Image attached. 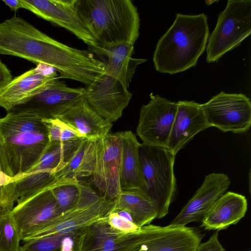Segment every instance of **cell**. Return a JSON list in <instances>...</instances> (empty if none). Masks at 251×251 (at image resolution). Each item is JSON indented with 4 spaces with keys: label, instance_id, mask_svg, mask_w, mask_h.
Wrapping results in <instances>:
<instances>
[{
    "label": "cell",
    "instance_id": "3",
    "mask_svg": "<svg viewBox=\"0 0 251 251\" xmlns=\"http://www.w3.org/2000/svg\"><path fill=\"white\" fill-rule=\"evenodd\" d=\"M77 11L100 46L133 45L140 20L130 0H76Z\"/></svg>",
    "mask_w": 251,
    "mask_h": 251
},
{
    "label": "cell",
    "instance_id": "21",
    "mask_svg": "<svg viewBox=\"0 0 251 251\" xmlns=\"http://www.w3.org/2000/svg\"><path fill=\"white\" fill-rule=\"evenodd\" d=\"M120 184L122 191L140 189L148 193L139 155L141 144L130 130L122 131Z\"/></svg>",
    "mask_w": 251,
    "mask_h": 251
},
{
    "label": "cell",
    "instance_id": "12",
    "mask_svg": "<svg viewBox=\"0 0 251 251\" xmlns=\"http://www.w3.org/2000/svg\"><path fill=\"white\" fill-rule=\"evenodd\" d=\"M24 8L65 28L94 50L99 45L87 28L76 8V0H21Z\"/></svg>",
    "mask_w": 251,
    "mask_h": 251
},
{
    "label": "cell",
    "instance_id": "6",
    "mask_svg": "<svg viewBox=\"0 0 251 251\" xmlns=\"http://www.w3.org/2000/svg\"><path fill=\"white\" fill-rule=\"evenodd\" d=\"M48 133L27 132L0 137V160L3 173L15 178L28 173L48 148Z\"/></svg>",
    "mask_w": 251,
    "mask_h": 251
},
{
    "label": "cell",
    "instance_id": "25",
    "mask_svg": "<svg viewBox=\"0 0 251 251\" xmlns=\"http://www.w3.org/2000/svg\"><path fill=\"white\" fill-rule=\"evenodd\" d=\"M95 161L94 141L83 138L66 165L56 175L63 180H80L92 176Z\"/></svg>",
    "mask_w": 251,
    "mask_h": 251
},
{
    "label": "cell",
    "instance_id": "27",
    "mask_svg": "<svg viewBox=\"0 0 251 251\" xmlns=\"http://www.w3.org/2000/svg\"><path fill=\"white\" fill-rule=\"evenodd\" d=\"M11 211H0V251H18L20 235Z\"/></svg>",
    "mask_w": 251,
    "mask_h": 251
},
{
    "label": "cell",
    "instance_id": "22",
    "mask_svg": "<svg viewBox=\"0 0 251 251\" xmlns=\"http://www.w3.org/2000/svg\"><path fill=\"white\" fill-rule=\"evenodd\" d=\"M107 58L105 73L118 80L127 89L139 64L146 59L132 57L133 45L121 44L112 47H101L95 50Z\"/></svg>",
    "mask_w": 251,
    "mask_h": 251
},
{
    "label": "cell",
    "instance_id": "17",
    "mask_svg": "<svg viewBox=\"0 0 251 251\" xmlns=\"http://www.w3.org/2000/svg\"><path fill=\"white\" fill-rule=\"evenodd\" d=\"M231 182L223 173H213L205 176L201 185L170 223L185 226L192 222L201 221L213 205L227 190Z\"/></svg>",
    "mask_w": 251,
    "mask_h": 251
},
{
    "label": "cell",
    "instance_id": "4",
    "mask_svg": "<svg viewBox=\"0 0 251 251\" xmlns=\"http://www.w3.org/2000/svg\"><path fill=\"white\" fill-rule=\"evenodd\" d=\"M139 155L148 193L159 208L157 219L169 212L176 190L174 174L175 157L167 148L151 147L141 144Z\"/></svg>",
    "mask_w": 251,
    "mask_h": 251
},
{
    "label": "cell",
    "instance_id": "35",
    "mask_svg": "<svg viewBox=\"0 0 251 251\" xmlns=\"http://www.w3.org/2000/svg\"><path fill=\"white\" fill-rule=\"evenodd\" d=\"M0 172H2L3 173V167L2 166L0 160Z\"/></svg>",
    "mask_w": 251,
    "mask_h": 251
},
{
    "label": "cell",
    "instance_id": "10",
    "mask_svg": "<svg viewBox=\"0 0 251 251\" xmlns=\"http://www.w3.org/2000/svg\"><path fill=\"white\" fill-rule=\"evenodd\" d=\"M176 110V102L158 95L151 96L139 113L136 132L142 144L166 148Z\"/></svg>",
    "mask_w": 251,
    "mask_h": 251
},
{
    "label": "cell",
    "instance_id": "26",
    "mask_svg": "<svg viewBox=\"0 0 251 251\" xmlns=\"http://www.w3.org/2000/svg\"><path fill=\"white\" fill-rule=\"evenodd\" d=\"M27 132L48 133L43 120L31 115L8 112L0 118V138Z\"/></svg>",
    "mask_w": 251,
    "mask_h": 251
},
{
    "label": "cell",
    "instance_id": "1",
    "mask_svg": "<svg viewBox=\"0 0 251 251\" xmlns=\"http://www.w3.org/2000/svg\"><path fill=\"white\" fill-rule=\"evenodd\" d=\"M0 54L50 67L62 78L72 75L80 59L78 49L58 42L17 16L0 23Z\"/></svg>",
    "mask_w": 251,
    "mask_h": 251
},
{
    "label": "cell",
    "instance_id": "23",
    "mask_svg": "<svg viewBox=\"0 0 251 251\" xmlns=\"http://www.w3.org/2000/svg\"><path fill=\"white\" fill-rule=\"evenodd\" d=\"M114 201L115 207L128 212L139 227L149 225L157 219V204L147 192L142 190H123Z\"/></svg>",
    "mask_w": 251,
    "mask_h": 251
},
{
    "label": "cell",
    "instance_id": "30",
    "mask_svg": "<svg viewBox=\"0 0 251 251\" xmlns=\"http://www.w3.org/2000/svg\"><path fill=\"white\" fill-rule=\"evenodd\" d=\"M106 219L112 227L120 231L133 232L140 228L134 223L128 212L115 206L106 217Z\"/></svg>",
    "mask_w": 251,
    "mask_h": 251
},
{
    "label": "cell",
    "instance_id": "19",
    "mask_svg": "<svg viewBox=\"0 0 251 251\" xmlns=\"http://www.w3.org/2000/svg\"><path fill=\"white\" fill-rule=\"evenodd\" d=\"M56 118L71 126L80 137L92 141L107 135L113 126L90 106L84 96Z\"/></svg>",
    "mask_w": 251,
    "mask_h": 251
},
{
    "label": "cell",
    "instance_id": "16",
    "mask_svg": "<svg viewBox=\"0 0 251 251\" xmlns=\"http://www.w3.org/2000/svg\"><path fill=\"white\" fill-rule=\"evenodd\" d=\"M59 79L50 67L38 64L13 78L0 94V106L7 112L43 91L54 80Z\"/></svg>",
    "mask_w": 251,
    "mask_h": 251
},
{
    "label": "cell",
    "instance_id": "5",
    "mask_svg": "<svg viewBox=\"0 0 251 251\" xmlns=\"http://www.w3.org/2000/svg\"><path fill=\"white\" fill-rule=\"evenodd\" d=\"M251 33V0H228L219 15L216 25L209 35L206 61H218L238 47Z\"/></svg>",
    "mask_w": 251,
    "mask_h": 251
},
{
    "label": "cell",
    "instance_id": "18",
    "mask_svg": "<svg viewBox=\"0 0 251 251\" xmlns=\"http://www.w3.org/2000/svg\"><path fill=\"white\" fill-rule=\"evenodd\" d=\"M167 149L175 156L198 133L210 127L201 104L179 100Z\"/></svg>",
    "mask_w": 251,
    "mask_h": 251
},
{
    "label": "cell",
    "instance_id": "24",
    "mask_svg": "<svg viewBox=\"0 0 251 251\" xmlns=\"http://www.w3.org/2000/svg\"><path fill=\"white\" fill-rule=\"evenodd\" d=\"M85 229L30 239L18 251H81Z\"/></svg>",
    "mask_w": 251,
    "mask_h": 251
},
{
    "label": "cell",
    "instance_id": "20",
    "mask_svg": "<svg viewBox=\"0 0 251 251\" xmlns=\"http://www.w3.org/2000/svg\"><path fill=\"white\" fill-rule=\"evenodd\" d=\"M248 202L241 194L227 192L221 196L201 220L207 230H221L236 224L247 212Z\"/></svg>",
    "mask_w": 251,
    "mask_h": 251
},
{
    "label": "cell",
    "instance_id": "36",
    "mask_svg": "<svg viewBox=\"0 0 251 251\" xmlns=\"http://www.w3.org/2000/svg\"></svg>",
    "mask_w": 251,
    "mask_h": 251
},
{
    "label": "cell",
    "instance_id": "31",
    "mask_svg": "<svg viewBox=\"0 0 251 251\" xmlns=\"http://www.w3.org/2000/svg\"><path fill=\"white\" fill-rule=\"evenodd\" d=\"M196 251H226L218 240V232H214L206 242L200 243Z\"/></svg>",
    "mask_w": 251,
    "mask_h": 251
},
{
    "label": "cell",
    "instance_id": "9",
    "mask_svg": "<svg viewBox=\"0 0 251 251\" xmlns=\"http://www.w3.org/2000/svg\"><path fill=\"white\" fill-rule=\"evenodd\" d=\"M56 185L43 188L17 201L11 213L21 240L25 241L62 214L51 190Z\"/></svg>",
    "mask_w": 251,
    "mask_h": 251
},
{
    "label": "cell",
    "instance_id": "33",
    "mask_svg": "<svg viewBox=\"0 0 251 251\" xmlns=\"http://www.w3.org/2000/svg\"><path fill=\"white\" fill-rule=\"evenodd\" d=\"M2 1L7 5L11 10L16 11L24 8L21 0H3Z\"/></svg>",
    "mask_w": 251,
    "mask_h": 251
},
{
    "label": "cell",
    "instance_id": "34",
    "mask_svg": "<svg viewBox=\"0 0 251 251\" xmlns=\"http://www.w3.org/2000/svg\"><path fill=\"white\" fill-rule=\"evenodd\" d=\"M12 178L7 176L4 173L0 172V186L5 185L10 182Z\"/></svg>",
    "mask_w": 251,
    "mask_h": 251
},
{
    "label": "cell",
    "instance_id": "15",
    "mask_svg": "<svg viewBox=\"0 0 251 251\" xmlns=\"http://www.w3.org/2000/svg\"><path fill=\"white\" fill-rule=\"evenodd\" d=\"M202 238L194 227L149 224L146 225L145 235L138 251H196Z\"/></svg>",
    "mask_w": 251,
    "mask_h": 251
},
{
    "label": "cell",
    "instance_id": "13",
    "mask_svg": "<svg viewBox=\"0 0 251 251\" xmlns=\"http://www.w3.org/2000/svg\"><path fill=\"white\" fill-rule=\"evenodd\" d=\"M84 97L96 112L112 123L121 117L132 94L118 80L105 73L85 87Z\"/></svg>",
    "mask_w": 251,
    "mask_h": 251
},
{
    "label": "cell",
    "instance_id": "11",
    "mask_svg": "<svg viewBox=\"0 0 251 251\" xmlns=\"http://www.w3.org/2000/svg\"><path fill=\"white\" fill-rule=\"evenodd\" d=\"M85 88L68 87L56 79L43 91L8 112L31 115L41 119L55 118L84 95Z\"/></svg>",
    "mask_w": 251,
    "mask_h": 251
},
{
    "label": "cell",
    "instance_id": "14",
    "mask_svg": "<svg viewBox=\"0 0 251 251\" xmlns=\"http://www.w3.org/2000/svg\"><path fill=\"white\" fill-rule=\"evenodd\" d=\"M146 232V226L126 232L112 227L106 217L85 229L81 251H138Z\"/></svg>",
    "mask_w": 251,
    "mask_h": 251
},
{
    "label": "cell",
    "instance_id": "8",
    "mask_svg": "<svg viewBox=\"0 0 251 251\" xmlns=\"http://www.w3.org/2000/svg\"><path fill=\"white\" fill-rule=\"evenodd\" d=\"M209 127L223 132L242 133L251 125V102L243 94L223 91L201 104Z\"/></svg>",
    "mask_w": 251,
    "mask_h": 251
},
{
    "label": "cell",
    "instance_id": "32",
    "mask_svg": "<svg viewBox=\"0 0 251 251\" xmlns=\"http://www.w3.org/2000/svg\"><path fill=\"white\" fill-rule=\"evenodd\" d=\"M13 79L11 72L0 59V94Z\"/></svg>",
    "mask_w": 251,
    "mask_h": 251
},
{
    "label": "cell",
    "instance_id": "2",
    "mask_svg": "<svg viewBox=\"0 0 251 251\" xmlns=\"http://www.w3.org/2000/svg\"><path fill=\"white\" fill-rule=\"evenodd\" d=\"M209 35L204 14H176L156 44L153 56L156 70L175 74L194 67L205 49Z\"/></svg>",
    "mask_w": 251,
    "mask_h": 251
},
{
    "label": "cell",
    "instance_id": "29",
    "mask_svg": "<svg viewBox=\"0 0 251 251\" xmlns=\"http://www.w3.org/2000/svg\"><path fill=\"white\" fill-rule=\"evenodd\" d=\"M42 120L50 142H67L81 138L73 128L58 118Z\"/></svg>",
    "mask_w": 251,
    "mask_h": 251
},
{
    "label": "cell",
    "instance_id": "28",
    "mask_svg": "<svg viewBox=\"0 0 251 251\" xmlns=\"http://www.w3.org/2000/svg\"><path fill=\"white\" fill-rule=\"evenodd\" d=\"M79 180L68 181L51 189L52 193L61 213L72 209L77 204L80 195Z\"/></svg>",
    "mask_w": 251,
    "mask_h": 251
},
{
    "label": "cell",
    "instance_id": "7",
    "mask_svg": "<svg viewBox=\"0 0 251 251\" xmlns=\"http://www.w3.org/2000/svg\"><path fill=\"white\" fill-rule=\"evenodd\" d=\"M122 131L109 133L94 141L96 161L91 181L102 196L113 201L122 191Z\"/></svg>",
    "mask_w": 251,
    "mask_h": 251
}]
</instances>
